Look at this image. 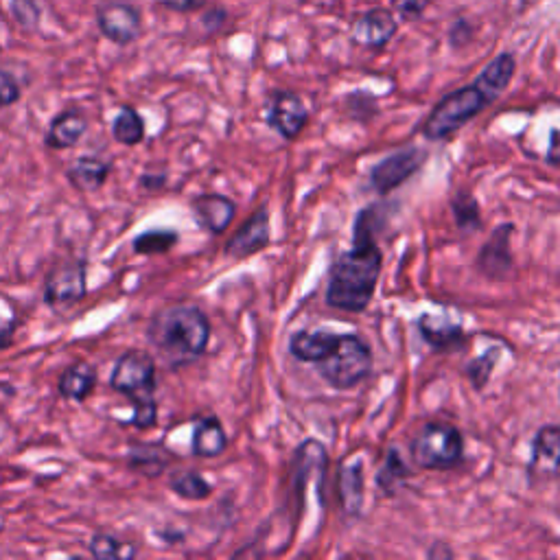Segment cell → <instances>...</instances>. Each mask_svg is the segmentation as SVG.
Instances as JSON below:
<instances>
[{"instance_id":"obj_34","label":"cell","mask_w":560,"mask_h":560,"mask_svg":"<svg viewBox=\"0 0 560 560\" xmlns=\"http://www.w3.org/2000/svg\"><path fill=\"white\" fill-rule=\"evenodd\" d=\"M167 182H169V175L165 169H145L140 173L138 178V189L145 191V193H160L162 189H167Z\"/></svg>"},{"instance_id":"obj_11","label":"cell","mask_w":560,"mask_h":560,"mask_svg":"<svg viewBox=\"0 0 560 560\" xmlns=\"http://www.w3.org/2000/svg\"><path fill=\"white\" fill-rule=\"evenodd\" d=\"M270 241V213H267V208L263 206L230 237V241L226 243V256L237 261L248 259V256L265 250Z\"/></svg>"},{"instance_id":"obj_10","label":"cell","mask_w":560,"mask_h":560,"mask_svg":"<svg viewBox=\"0 0 560 560\" xmlns=\"http://www.w3.org/2000/svg\"><path fill=\"white\" fill-rule=\"evenodd\" d=\"M309 121L307 105L296 92L276 90L267 103V125L285 140H294Z\"/></svg>"},{"instance_id":"obj_2","label":"cell","mask_w":560,"mask_h":560,"mask_svg":"<svg viewBox=\"0 0 560 560\" xmlns=\"http://www.w3.org/2000/svg\"><path fill=\"white\" fill-rule=\"evenodd\" d=\"M289 353L302 364L318 366L320 377L335 390H350L372 370V348L357 333L298 331L291 335Z\"/></svg>"},{"instance_id":"obj_41","label":"cell","mask_w":560,"mask_h":560,"mask_svg":"<svg viewBox=\"0 0 560 560\" xmlns=\"http://www.w3.org/2000/svg\"><path fill=\"white\" fill-rule=\"evenodd\" d=\"M162 541H167V543H180V541H184V534L182 532H169V530H160V532H156Z\"/></svg>"},{"instance_id":"obj_4","label":"cell","mask_w":560,"mask_h":560,"mask_svg":"<svg viewBox=\"0 0 560 560\" xmlns=\"http://www.w3.org/2000/svg\"><path fill=\"white\" fill-rule=\"evenodd\" d=\"M412 460L418 469L449 471L464 460V436L451 423H427L412 438Z\"/></svg>"},{"instance_id":"obj_31","label":"cell","mask_w":560,"mask_h":560,"mask_svg":"<svg viewBox=\"0 0 560 560\" xmlns=\"http://www.w3.org/2000/svg\"><path fill=\"white\" fill-rule=\"evenodd\" d=\"M495 364H497V350L495 348L488 350L486 355L477 357V359H473V361H469V364H466L464 370H466V375H469V379L473 381L475 390L486 388L490 375H493Z\"/></svg>"},{"instance_id":"obj_17","label":"cell","mask_w":560,"mask_h":560,"mask_svg":"<svg viewBox=\"0 0 560 560\" xmlns=\"http://www.w3.org/2000/svg\"><path fill=\"white\" fill-rule=\"evenodd\" d=\"M97 368L90 364L86 359L70 361L64 368V372L57 379V392H60L62 399L84 403L88 396L95 392L97 388Z\"/></svg>"},{"instance_id":"obj_15","label":"cell","mask_w":560,"mask_h":560,"mask_svg":"<svg viewBox=\"0 0 560 560\" xmlns=\"http://www.w3.org/2000/svg\"><path fill=\"white\" fill-rule=\"evenodd\" d=\"M173 464V453L162 442H134L127 449V469L156 480Z\"/></svg>"},{"instance_id":"obj_32","label":"cell","mask_w":560,"mask_h":560,"mask_svg":"<svg viewBox=\"0 0 560 560\" xmlns=\"http://www.w3.org/2000/svg\"><path fill=\"white\" fill-rule=\"evenodd\" d=\"M9 14L14 16V20L22 29L33 31L40 25V5L35 0H9Z\"/></svg>"},{"instance_id":"obj_21","label":"cell","mask_w":560,"mask_h":560,"mask_svg":"<svg viewBox=\"0 0 560 560\" xmlns=\"http://www.w3.org/2000/svg\"><path fill=\"white\" fill-rule=\"evenodd\" d=\"M515 70H517V62L515 57H512V53H501L482 70V75L477 77L475 84L482 88L484 95L490 99V103H493L501 92L510 86L512 77H515Z\"/></svg>"},{"instance_id":"obj_38","label":"cell","mask_w":560,"mask_h":560,"mask_svg":"<svg viewBox=\"0 0 560 560\" xmlns=\"http://www.w3.org/2000/svg\"><path fill=\"white\" fill-rule=\"evenodd\" d=\"M202 22H204V27H206L208 31H217V29L224 27V22H226V11L221 9V7L208 9L206 14H204V18H202Z\"/></svg>"},{"instance_id":"obj_24","label":"cell","mask_w":560,"mask_h":560,"mask_svg":"<svg viewBox=\"0 0 560 560\" xmlns=\"http://www.w3.org/2000/svg\"><path fill=\"white\" fill-rule=\"evenodd\" d=\"M112 136L116 143H121L125 147L140 145L147 136L145 119L140 116L136 108H132V105H123L112 121Z\"/></svg>"},{"instance_id":"obj_25","label":"cell","mask_w":560,"mask_h":560,"mask_svg":"<svg viewBox=\"0 0 560 560\" xmlns=\"http://www.w3.org/2000/svg\"><path fill=\"white\" fill-rule=\"evenodd\" d=\"M178 241H180V235L175 230L154 228V230L140 232L138 237H134L132 250H134V254L156 256V254H165V252L173 250L175 245H178Z\"/></svg>"},{"instance_id":"obj_12","label":"cell","mask_w":560,"mask_h":560,"mask_svg":"<svg viewBox=\"0 0 560 560\" xmlns=\"http://www.w3.org/2000/svg\"><path fill=\"white\" fill-rule=\"evenodd\" d=\"M396 29H399V25H396L392 11L375 7L355 20L350 38H353L355 44L364 46V49L377 51L383 49V46L394 38Z\"/></svg>"},{"instance_id":"obj_40","label":"cell","mask_w":560,"mask_h":560,"mask_svg":"<svg viewBox=\"0 0 560 560\" xmlns=\"http://www.w3.org/2000/svg\"><path fill=\"white\" fill-rule=\"evenodd\" d=\"M547 162H552V165H560V130H552L550 149H547Z\"/></svg>"},{"instance_id":"obj_7","label":"cell","mask_w":560,"mask_h":560,"mask_svg":"<svg viewBox=\"0 0 560 560\" xmlns=\"http://www.w3.org/2000/svg\"><path fill=\"white\" fill-rule=\"evenodd\" d=\"M88 265L81 259H68L57 263L44 280V305L51 309H68L79 305L88 294Z\"/></svg>"},{"instance_id":"obj_26","label":"cell","mask_w":560,"mask_h":560,"mask_svg":"<svg viewBox=\"0 0 560 560\" xmlns=\"http://www.w3.org/2000/svg\"><path fill=\"white\" fill-rule=\"evenodd\" d=\"M169 488L186 501H204L213 495V484L206 482L197 471H178L171 475Z\"/></svg>"},{"instance_id":"obj_33","label":"cell","mask_w":560,"mask_h":560,"mask_svg":"<svg viewBox=\"0 0 560 560\" xmlns=\"http://www.w3.org/2000/svg\"><path fill=\"white\" fill-rule=\"evenodd\" d=\"M20 97H22V90L16 77L0 68V110L11 108V105L20 101Z\"/></svg>"},{"instance_id":"obj_36","label":"cell","mask_w":560,"mask_h":560,"mask_svg":"<svg viewBox=\"0 0 560 560\" xmlns=\"http://www.w3.org/2000/svg\"><path fill=\"white\" fill-rule=\"evenodd\" d=\"M471 38H473V27L466 20H458L449 31V40L453 49H460L462 44L471 42Z\"/></svg>"},{"instance_id":"obj_29","label":"cell","mask_w":560,"mask_h":560,"mask_svg":"<svg viewBox=\"0 0 560 560\" xmlns=\"http://www.w3.org/2000/svg\"><path fill=\"white\" fill-rule=\"evenodd\" d=\"M125 425L140 429V431L158 425V403L154 399V394L138 396V399H134V414Z\"/></svg>"},{"instance_id":"obj_18","label":"cell","mask_w":560,"mask_h":560,"mask_svg":"<svg viewBox=\"0 0 560 560\" xmlns=\"http://www.w3.org/2000/svg\"><path fill=\"white\" fill-rule=\"evenodd\" d=\"M86 132H88L86 114L81 110L70 108V110L57 114L51 121L49 130H46V136H44V143L49 149L64 151V149L75 147L79 140L84 138Z\"/></svg>"},{"instance_id":"obj_3","label":"cell","mask_w":560,"mask_h":560,"mask_svg":"<svg viewBox=\"0 0 560 560\" xmlns=\"http://www.w3.org/2000/svg\"><path fill=\"white\" fill-rule=\"evenodd\" d=\"M147 342L171 368H182L200 359L210 342L208 315L195 305L160 309L147 324Z\"/></svg>"},{"instance_id":"obj_14","label":"cell","mask_w":560,"mask_h":560,"mask_svg":"<svg viewBox=\"0 0 560 560\" xmlns=\"http://www.w3.org/2000/svg\"><path fill=\"white\" fill-rule=\"evenodd\" d=\"M512 224L499 226L490 239L482 245L480 256H477V270L486 278L499 280L512 270V252H510V239H512Z\"/></svg>"},{"instance_id":"obj_35","label":"cell","mask_w":560,"mask_h":560,"mask_svg":"<svg viewBox=\"0 0 560 560\" xmlns=\"http://www.w3.org/2000/svg\"><path fill=\"white\" fill-rule=\"evenodd\" d=\"M431 0H392V7L396 14H401L407 20H416L427 11Z\"/></svg>"},{"instance_id":"obj_28","label":"cell","mask_w":560,"mask_h":560,"mask_svg":"<svg viewBox=\"0 0 560 560\" xmlns=\"http://www.w3.org/2000/svg\"><path fill=\"white\" fill-rule=\"evenodd\" d=\"M451 208H453V215H455V221H458V226L460 230H477L482 224V217H480V206H477L475 202V197L471 193H460L455 200L451 202Z\"/></svg>"},{"instance_id":"obj_22","label":"cell","mask_w":560,"mask_h":560,"mask_svg":"<svg viewBox=\"0 0 560 560\" xmlns=\"http://www.w3.org/2000/svg\"><path fill=\"white\" fill-rule=\"evenodd\" d=\"M418 331L423 335V340L438 350V353H449V350H458L466 335L462 331V326L458 324H447V322H436L431 315H423L418 320Z\"/></svg>"},{"instance_id":"obj_16","label":"cell","mask_w":560,"mask_h":560,"mask_svg":"<svg viewBox=\"0 0 560 560\" xmlns=\"http://www.w3.org/2000/svg\"><path fill=\"white\" fill-rule=\"evenodd\" d=\"M112 173V162L99 156H77L66 169V178L79 193H97L108 182Z\"/></svg>"},{"instance_id":"obj_27","label":"cell","mask_w":560,"mask_h":560,"mask_svg":"<svg viewBox=\"0 0 560 560\" xmlns=\"http://www.w3.org/2000/svg\"><path fill=\"white\" fill-rule=\"evenodd\" d=\"M88 550L97 560H130L136 556V547L119 536L99 532L88 541Z\"/></svg>"},{"instance_id":"obj_8","label":"cell","mask_w":560,"mask_h":560,"mask_svg":"<svg viewBox=\"0 0 560 560\" xmlns=\"http://www.w3.org/2000/svg\"><path fill=\"white\" fill-rule=\"evenodd\" d=\"M97 27L105 40L127 46L143 33V14L127 0H103L97 7Z\"/></svg>"},{"instance_id":"obj_30","label":"cell","mask_w":560,"mask_h":560,"mask_svg":"<svg viewBox=\"0 0 560 560\" xmlns=\"http://www.w3.org/2000/svg\"><path fill=\"white\" fill-rule=\"evenodd\" d=\"M407 475H410V469H407V464L403 462L401 453L392 449L388 453V458H385V464H383V469L377 477V482L385 490V493H392V488L399 484V480H405Z\"/></svg>"},{"instance_id":"obj_13","label":"cell","mask_w":560,"mask_h":560,"mask_svg":"<svg viewBox=\"0 0 560 560\" xmlns=\"http://www.w3.org/2000/svg\"><path fill=\"white\" fill-rule=\"evenodd\" d=\"M191 213L197 226L204 228L210 235H221L232 224L237 215V206L226 195L202 193L191 202Z\"/></svg>"},{"instance_id":"obj_1","label":"cell","mask_w":560,"mask_h":560,"mask_svg":"<svg viewBox=\"0 0 560 560\" xmlns=\"http://www.w3.org/2000/svg\"><path fill=\"white\" fill-rule=\"evenodd\" d=\"M381 210V206L361 210L355 221L353 250L342 252L333 265L326 305L337 311L361 313L375 296L383 267V254L375 241V224Z\"/></svg>"},{"instance_id":"obj_19","label":"cell","mask_w":560,"mask_h":560,"mask_svg":"<svg viewBox=\"0 0 560 560\" xmlns=\"http://www.w3.org/2000/svg\"><path fill=\"white\" fill-rule=\"evenodd\" d=\"M560 471V427L543 425L532 442L530 475H554Z\"/></svg>"},{"instance_id":"obj_5","label":"cell","mask_w":560,"mask_h":560,"mask_svg":"<svg viewBox=\"0 0 560 560\" xmlns=\"http://www.w3.org/2000/svg\"><path fill=\"white\" fill-rule=\"evenodd\" d=\"M488 105L490 99L477 84L453 90L445 99H440L436 108L431 110L423 125V134L429 140H445L462 130L466 123L473 121L477 114L488 108Z\"/></svg>"},{"instance_id":"obj_23","label":"cell","mask_w":560,"mask_h":560,"mask_svg":"<svg viewBox=\"0 0 560 560\" xmlns=\"http://www.w3.org/2000/svg\"><path fill=\"white\" fill-rule=\"evenodd\" d=\"M340 499L346 515H359L364 506V464H346L340 473Z\"/></svg>"},{"instance_id":"obj_37","label":"cell","mask_w":560,"mask_h":560,"mask_svg":"<svg viewBox=\"0 0 560 560\" xmlns=\"http://www.w3.org/2000/svg\"><path fill=\"white\" fill-rule=\"evenodd\" d=\"M158 5L171 11H180V14H189V11L206 7L208 0H158Z\"/></svg>"},{"instance_id":"obj_6","label":"cell","mask_w":560,"mask_h":560,"mask_svg":"<svg viewBox=\"0 0 560 560\" xmlns=\"http://www.w3.org/2000/svg\"><path fill=\"white\" fill-rule=\"evenodd\" d=\"M156 359L147 350L130 348L116 359L110 375V388L119 394L138 399L156 392Z\"/></svg>"},{"instance_id":"obj_20","label":"cell","mask_w":560,"mask_h":560,"mask_svg":"<svg viewBox=\"0 0 560 560\" xmlns=\"http://www.w3.org/2000/svg\"><path fill=\"white\" fill-rule=\"evenodd\" d=\"M228 449V436L226 429L221 425L217 416H202L195 420L193 425V438H191V451L195 458H219L221 453Z\"/></svg>"},{"instance_id":"obj_39","label":"cell","mask_w":560,"mask_h":560,"mask_svg":"<svg viewBox=\"0 0 560 560\" xmlns=\"http://www.w3.org/2000/svg\"><path fill=\"white\" fill-rule=\"evenodd\" d=\"M14 331H16L14 318H9V320L0 318V348L11 346V342H14Z\"/></svg>"},{"instance_id":"obj_9","label":"cell","mask_w":560,"mask_h":560,"mask_svg":"<svg viewBox=\"0 0 560 560\" xmlns=\"http://www.w3.org/2000/svg\"><path fill=\"white\" fill-rule=\"evenodd\" d=\"M425 160L427 151L420 147H407L396 151V154L383 158L379 165L372 169L370 186L381 195L399 189L403 182H407L414 173L420 171V167L425 165Z\"/></svg>"}]
</instances>
